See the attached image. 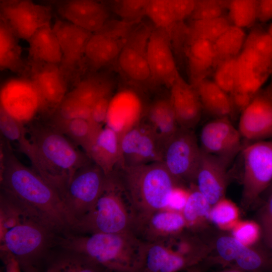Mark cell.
<instances>
[{
	"label": "cell",
	"instance_id": "11",
	"mask_svg": "<svg viewBox=\"0 0 272 272\" xmlns=\"http://www.w3.org/2000/svg\"><path fill=\"white\" fill-rule=\"evenodd\" d=\"M242 204L248 208L272 181V141H258L242 150Z\"/></svg>",
	"mask_w": 272,
	"mask_h": 272
},
{
	"label": "cell",
	"instance_id": "21",
	"mask_svg": "<svg viewBox=\"0 0 272 272\" xmlns=\"http://www.w3.org/2000/svg\"><path fill=\"white\" fill-rule=\"evenodd\" d=\"M185 229V221L182 212L167 208L137 223L132 234L143 243L150 244L178 234Z\"/></svg>",
	"mask_w": 272,
	"mask_h": 272
},
{
	"label": "cell",
	"instance_id": "43",
	"mask_svg": "<svg viewBox=\"0 0 272 272\" xmlns=\"http://www.w3.org/2000/svg\"><path fill=\"white\" fill-rule=\"evenodd\" d=\"M113 83L110 80L99 93L92 107L91 119L100 127L106 121L113 98Z\"/></svg>",
	"mask_w": 272,
	"mask_h": 272
},
{
	"label": "cell",
	"instance_id": "7",
	"mask_svg": "<svg viewBox=\"0 0 272 272\" xmlns=\"http://www.w3.org/2000/svg\"><path fill=\"white\" fill-rule=\"evenodd\" d=\"M59 235L39 220L29 218L9 230L1 246L13 254L21 270L44 271L50 252Z\"/></svg>",
	"mask_w": 272,
	"mask_h": 272
},
{
	"label": "cell",
	"instance_id": "26",
	"mask_svg": "<svg viewBox=\"0 0 272 272\" xmlns=\"http://www.w3.org/2000/svg\"><path fill=\"white\" fill-rule=\"evenodd\" d=\"M33 81L42 97L56 101L63 98L65 90L66 77L59 64L31 60Z\"/></svg>",
	"mask_w": 272,
	"mask_h": 272
},
{
	"label": "cell",
	"instance_id": "28",
	"mask_svg": "<svg viewBox=\"0 0 272 272\" xmlns=\"http://www.w3.org/2000/svg\"><path fill=\"white\" fill-rule=\"evenodd\" d=\"M44 271L101 272L84 254L68 248L55 245L47 258Z\"/></svg>",
	"mask_w": 272,
	"mask_h": 272
},
{
	"label": "cell",
	"instance_id": "33",
	"mask_svg": "<svg viewBox=\"0 0 272 272\" xmlns=\"http://www.w3.org/2000/svg\"><path fill=\"white\" fill-rule=\"evenodd\" d=\"M54 127L67 136L75 144L82 147L84 151L94 137L102 128L96 125L91 119L83 117L63 118L57 115Z\"/></svg>",
	"mask_w": 272,
	"mask_h": 272
},
{
	"label": "cell",
	"instance_id": "1",
	"mask_svg": "<svg viewBox=\"0 0 272 272\" xmlns=\"http://www.w3.org/2000/svg\"><path fill=\"white\" fill-rule=\"evenodd\" d=\"M8 144L1 152V194L58 235L70 231L71 222L58 193L33 168L23 164Z\"/></svg>",
	"mask_w": 272,
	"mask_h": 272
},
{
	"label": "cell",
	"instance_id": "44",
	"mask_svg": "<svg viewBox=\"0 0 272 272\" xmlns=\"http://www.w3.org/2000/svg\"><path fill=\"white\" fill-rule=\"evenodd\" d=\"M0 129L7 140L20 143L25 138L21 125L3 105H2L0 111Z\"/></svg>",
	"mask_w": 272,
	"mask_h": 272
},
{
	"label": "cell",
	"instance_id": "3",
	"mask_svg": "<svg viewBox=\"0 0 272 272\" xmlns=\"http://www.w3.org/2000/svg\"><path fill=\"white\" fill-rule=\"evenodd\" d=\"M78 251L103 271L140 272L144 243L132 233L58 235L55 245Z\"/></svg>",
	"mask_w": 272,
	"mask_h": 272
},
{
	"label": "cell",
	"instance_id": "38",
	"mask_svg": "<svg viewBox=\"0 0 272 272\" xmlns=\"http://www.w3.org/2000/svg\"><path fill=\"white\" fill-rule=\"evenodd\" d=\"M258 11V0H231L228 11L232 24L241 28L253 25Z\"/></svg>",
	"mask_w": 272,
	"mask_h": 272
},
{
	"label": "cell",
	"instance_id": "52",
	"mask_svg": "<svg viewBox=\"0 0 272 272\" xmlns=\"http://www.w3.org/2000/svg\"><path fill=\"white\" fill-rule=\"evenodd\" d=\"M267 189H269V192L270 193V194L272 193V181L270 183L269 186H268V187L267 188Z\"/></svg>",
	"mask_w": 272,
	"mask_h": 272
},
{
	"label": "cell",
	"instance_id": "54",
	"mask_svg": "<svg viewBox=\"0 0 272 272\" xmlns=\"http://www.w3.org/2000/svg\"><path fill=\"white\" fill-rule=\"evenodd\" d=\"M12 0H1V3L8 2Z\"/></svg>",
	"mask_w": 272,
	"mask_h": 272
},
{
	"label": "cell",
	"instance_id": "23",
	"mask_svg": "<svg viewBox=\"0 0 272 272\" xmlns=\"http://www.w3.org/2000/svg\"><path fill=\"white\" fill-rule=\"evenodd\" d=\"M169 88V98L178 125L193 128L200 120L202 109L195 89L179 73Z\"/></svg>",
	"mask_w": 272,
	"mask_h": 272
},
{
	"label": "cell",
	"instance_id": "30",
	"mask_svg": "<svg viewBox=\"0 0 272 272\" xmlns=\"http://www.w3.org/2000/svg\"><path fill=\"white\" fill-rule=\"evenodd\" d=\"M27 41L31 61L60 64L61 52L57 37L50 24L38 29Z\"/></svg>",
	"mask_w": 272,
	"mask_h": 272
},
{
	"label": "cell",
	"instance_id": "31",
	"mask_svg": "<svg viewBox=\"0 0 272 272\" xmlns=\"http://www.w3.org/2000/svg\"><path fill=\"white\" fill-rule=\"evenodd\" d=\"M145 116L164 146L179 127L169 96L152 101L147 107Z\"/></svg>",
	"mask_w": 272,
	"mask_h": 272
},
{
	"label": "cell",
	"instance_id": "50",
	"mask_svg": "<svg viewBox=\"0 0 272 272\" xmlns=\"http://www.w3.org/2000/svg\"><path fill=\"white\" fill-rule=\"evenodd\" d=\"M266 90L270 97L272 98V76L271 78V81L269 83V86H268L267 88L266 89Z\"/></svg>",
	"mask_w": 272,
	"mask_h": 272
},
{
	"label": "cell",
	"instance_id": "53",
	"mask_svg": "<svg viewBox=\"0 0 272 272\" xmlns=\"http://www.w3.org/2000/svg\"><path fill=\"white\" fill-rule=\"evenodd\" d=\"M268 31L272 35V23L270 25V26H269V28L268 29Z\"/></svg>",
	"mask_w": 272,
	"mask_h": 272
},
{
	"label": "cell",
	"instance_id": "8",
	"mask_svg": "<svg viewBox=\"0 0 272 272\" xmlns=\"http://www.w3.org/2000/svg\"><path fill=\"white\" fill-rule=\"evenodd\" d=\"M206 247L195 234L185 229L157 242L145 244L140 272H176L194 266Z\"/></svg>",
	"mask_w": 272,
	"mask_h": 272
},
{
	"label": "cell",
	"instance_id": "2",
	"mask_svg": "<svg viewBox=\"0 0 272 272\" xmlns=\"http://www.w3.org/2000/svg\"><path fill=\"white\" fill-rule=\"evenodd\" d=\"M32 168L63 199L75 172L91 161L65 135L53 126L34 130L30 140L19 143Z\"/></svg>",
	"mask_w": 272,
	"mask_h": 272
},
{
	"label": "cell",
	"instance_id": "35",
	"mask_svg": "<svg viewBox=\"0 0 272 272\" xmlns=\"http://www.w3.org/2000/svg\"><path fill=\"white\" fill-rule=\"evenodd\" d=\"M232 24L228 16L190 20L185 26L186 42L189 41L202 39L214 42L219 36Z\"/></svg>",
	"mask_w": 272,
	"mask_h": 272
},
{
	"label": "cell",
	"instance_id": "47",
	"mask_svg": "<svg viewBox=\"0 0 272 272\" xmlns=\"http://www.w3.org/2000/svg\"><path fill=\"white\" fill-rule=\"evenodd\" d=\"M237 267L242 270H254L261 268L265 260L257 251L245 246L234 260Z\"/></svg>",
	"mask_w": 272,
	"mask_h": 272
},
{
	"label": "cell",
	"instance_id": "48",
	"mask_svg": "<svg viewBox=\"0 0 272 272\" xmlns=\"http://www.w3.org/2000/svg\"><path fill=\"white\" fill-rule=\"evenodd\" d=\"M259 220L266 242L272 245V193L260 211Z\"/></svg>",
	"mask_w": 272,
	"mask_h": 272
},
{
	"label": "cell",
	"instance_id": "15",
	"mask_svg": "<svg viewBox=\"0 0 272 272\" xmlns=\"http://www.w3.org/2000/svg\"><path fill=\"white\" fill-rule=\"evenodd\" d=\"M50 7L33 0H12L1 3V20L19 39L27 40L40 28L50 24Z\"/></svg>",
	"mask_w": 272,
	"mask_h": 272
},
{
	"label": "cell",
	"instance_id": "5",
	"mask_svg": "<svg viewBox=\"0 0 272 272\" xmlns=\"http://www.w3.org/2000/svg\"><path fill=\"white\" fill-rule=\"evenodd\" d=\"M134 216L127 194L115 169L107 174L90 211L74 223L69 233L77 234L132 233Z\"/></svg>",
	"mask_w": 272,
	"mask_h": 272
},
{
	"label": "cell",
	"instance_id": "34",
	"mask_svg": "<svg viewBox=\"0 0 272 272\" xmlns=\"http://www.w3.org/2000/svg\"><path fill=\"white\" fill-rule=\"evenodd\" d=\"M18 39L12 29L1 20L0 67L2 70L21 72L25 69Z\"/></svg>",
	"mask_w": 272,
	"mask_h": 272
},
{
	"label": "cell",
	"instance_id": "39",
	"mask_svg": "<svg viewBox=\"0 0 272 272\" xmlns=\"http://www.w3.org/2000/svg\"><path fill=\"white\" fill-rule=\"evenodd\" d=\"M239 212L232 202L224 198L212 206L210 220L220 228L232 229L238 222Z\"/></svg>",
	"mask_w": 272,
	"mask_h": 272
},
{
	"label": "cell",
	"instance_id": "25",
	"mask_svg": "<svg viewBox=\"0 0 272 272\" xmlns=\"http://www.w3.org/2000/svg\"><path fill=\"white\" fill-rule=\"evenodd\" d=\"M186 56L190 83L194 85L207 79L217 66L214 43L197 39L187 42Z\"/></svg>",
	"mask_w": 272,
	"mask_h": 272
},
{
	"label": "cell",
	"instance_id": "32",
	"mask_svg": "<svg viewBox=\"0 0 272 272\" xmlns=\"http://www.w3.org/2000/svg\"><path fill=\"white\" fill-rule=\"evenodd\" d=\"M212 206L195 185H191L185 203L181 211L186 228L194 234L200 232L210 220Z\"/></svg>",
	"mask_w": 272,
	"mask_h": 272
},
{
	"label": "cell",
	"instance_id": "4",
	"mask_svg": "<svg viewBox=\"0 0 272 272\" xmlns=\"http://www.w3.org/2000/svg\"><path fill=\"white\" fill-rule=\"evenodd\" d=\"M115 169L133 210V227L153 213L168 208L175 190L182 187L162 162Z\"/></svg>",
	"mask_w": 272,
	"mask_h": 272
},
{
	"label": "cell",
	"instance_id": "36",
	"mask_svg": "<svg viewBox=\"0 0 272 272\" xmlns=\"http://www.w3.org/2000/svg\"><path fill=\"white\" fill-rule=\"evenodd\" d=\"M145 17L155 27L166 31L173 43L182 23L178 21L169 0H149Z\"/></svg>",
	"mask_w": 272,
	"mask_h": 272
},
{
	"label": "cell",
	"instance_id": "16",
	"mask_svg": "<svg viewBox=\"0 0 272 272\" xmlns=\"http://www.w3.org/2000/svg\"><path fill=\"white\" fill-rule=\"evenodd\" d=\"M242 136L229 118H215L202 128L201 150L223 159L228 164L241 152Z\"/></svg>",
	"mask_w": 272,
	"mask_h": 272
},
{
	"label": "cell",
	"instance_id": "9",
	"mask_svg": "<svg viewBox=\"0 0 272 272\" xmlns=\"http://www.w3.org/2000/svg\"><path fill=\"white\" fill-rule=\"evenodd\" d=\"M154 26L140 21L129 34L116 65L121 75L133 87L149 90L156 87L149 69L147 48Z\"/></svg>",
	"mask_w": 272,
	"mask_h": 272
},
{
	"label": "cell",
	"instance_id": "37",
	"mask_svg": "<svg viewBox=\"0 0 272 272\" xmlns=\"http://www.w3.org/2000/svg\"><path fill=\"white\" fill-rule=\"evenodd\" d=\"M246 38L243 28L234 25L224 31L214 42L217 65L222 61L237 57L243 48Z\"/></svg>",
	"mask_w": 272,
	"mask_h": 272
},
{
	"label": "cell",
	"instance_id": "40",
	"mask_svg": "<svg viewBox=\"0 0 272 272\" xmlns=\"http://www.w3.org/2000/svg\"><path fill=\"white\" fill-rule=\"evenodd\" d=\"M149 0H108L111 9L120 19L139 22L145 17Z\"/></svg>",
	"mask_w": 272,
	"mask_h": 272
},
{
	"label": "cell",
	"instance_id": "49",
	"mask_svg": "<svg viewBox=\"0 0 272 272\" xmlns=\"http://www.w3.org/2000/svg\"><path fill=\"white\" fill-rule=\"evenodd\" d=\"M178 21L182 23L191 16L197 0H169Z\"/></svg>",
	"mask_w": 272,
	"mask_h": 272
},
{
	"label": "cell",
	"instance_id": "46",
	"mask_svg": "<svg viewBox=\"0 0 272 272\" xmlns=\"http://www.w3.org/2000/svg\"><path fill=\"white\" fill-rule=\"evenodd\" d=\"M232 230L233 237L249 246L257 241L260 235V228L253 221H238Z\"/></svg>",
	"mask_w": 272,
	"mask_h": 272
},
{
	"label": "cell",
	"instance_id": "51",
	"mask_svg": "<svg viewBox=\"0 0 272 272\" xmlns=\"http://www.w3.org/2000/svg\"><path fill=\"white\" fill-rule=\"evenodd\" d=\"M47 3L55 4L57 0H42Z\"/></svg>",
	"mask_w": 272,
	"mask_h": 272
},
{
	"label": "cell",
	"instance_id": "14",
	"mask_svg": "<svg viewBox=\"0 0 272 272\" xmlns=\"http://www.w3.org/2000/svg\"><path fill=\"white\" fill-rule=\"evenodd\" d=\"M121 166L163 162L164 145L154 129L142 121L121 135Z\"/></svg>",
	"mask_w": 272,
	"mask_h": 272
},
{
	"label": "cell",
	"instance_id": "18",
	"mask_svg": "<svg viewBox=\"0 0 272 272\" xmlns=\"http://www.w3.org/2000/svg\"><path fill=\"white\" fill-rule=\"evenodd\" d=\"M147 54L149 69L156 86L170 88L179 73L172 41L166 31L154 27L148 41Z\"/></svg>",
	"mask_w": 272,
	"mask_h": 272
},
{
	"label": "cell",
	"instance_id": "41",
	"mask_svg": "<svg viewBox=\"0 0 272 272\" xmlns=\"http://www.w3.org/2000/svg\"><path fill=\"white\" fill-rule=\"evenodd\" d=\"M237 57L222 61L215 68L213 81L229 95L236 89L237 85Z\"/></svg>",
	"mask_w": 272,
	"mask_h": 272
},
{
	"label": "cell",
	"instance_id": "6",
	"mask_svg": "<svg viewBox=\"0 0 272 272\" xmlns=\"http://www.w3.org/2000/svg\"><path fill=\"white\" fill-rule=\"evenodd\" d=\"M237 61V85L229 96L234 104L243 107L272 76V35L261 28L252 30Z\"/></svg>",
	"mask_w": 272,
	"mask_h": 272
},
{
	"label": "cell",
	"instance_id": "12",
	"mask_svg": "<svg viewBox=\"0 0 272 272\" xmlns=\"http://www.w3.org/2000/svg\"><path fill=\"white\" fill-rule=\"evenodd\" d=\"M106 176L92 161L75 172L62 199L71 227L91 209L102 189Z\"/></svg>",
	"mask_w": 272,
	"mask_h": 272
},
{
	"label": "cell",
	"instance_id": "10",
	"mask_svg": "<svg viewBox=\"0 0 272 272\" xmlns=\"http://www.w3.org/2000/svg\"><path fill=\"white\" fill-rule=\"evenodd\" d=\"M140 22L110 20L92 33L86 49L84 65L93 73L116 64L129 34Z\"/></svg>",
	"mask_w": 272,
	"mask_h": 272
},
{
	"label": "cell",
	"instance_id": "17",
	"mask_svg": "<svg viewBox=\"0 0 272 272\" xmlns=\"http://www.w3.org/2000/svg\"><path fill=\"white\" fill-rule=\"evenodd\" d=\"M52 28L61 52L59 66L66 78L84 65L86 49L92 32L65 20H57Z\"/></svg>",
	"mask_w": 272,
	"mask_h": 272
},
{
	"label": "cell",
	"instance_id": "22",
	"mask_svg": "<svg viewBox=\"0 0 272 272\" xmlns=\"http://www.w3.org/2000/svg\"><path fill=\"white\" fill-rule=\"evenodd\" d=\"M228 165L219 157L201 150L194 185L212 206L224 198Z\"/></svg>",
	"mask_w": 272,
	"mask_h": 272
},
{
	"label": "cell",
	"instance_id": "42",
	"mask_svg": "<svg viewBox=\"0 0 272 272\" xmlns=\"http://www.w3.org/2000/svg\"><path fill=\"white\" fill-rule=\"evenodd\" d=\"M231 0H197L189 20L214 18L225 15Z\"/></svg>",
	"mask_w": 272,
	"mask_h": 272
},
{
	"label": "cell",
	"instance_id": "24",
	"mask_svg": "<svg viewBox=\"0 0 272 272\" xmlns=\"http://www.w3.org/2000/svg\"><path fill=\"white\" fill-rule=\"evenodd\" d=\"M121 135L109 126L101 128L85 151L107 175L121 166Z\"/></svg>",
	"mask_w": 272,
	"mask_h": 272
},
{
	"label": "cell",
	"instance_id": "20",
	"mask_svg": "<svg viewBox=\"0 0 272 272\" xmlns=\"http://www.w3.org/2000/svg\"><path fill=\"white\" fill-rule=\"evenodd\" d=\"M55 4L64 20L92 33L111 20V8L104 0H57Z\"/></svg>",
	"mask_w": 272,
	"mask_h": 272
},
{
	"label": "cell",
	"instance_id": "19",
	"mask_svg": "<svg viewBox=\"0 0 272 272\" xmlns=\"http://www.w3.org/2000/svg\"><path fill=\"white\" fill-rule=\"evenodd\" d=\"M238 130L248 141L272 138V98L266 89L259 90L241 112Z\"/></svg>",
	"mask_w": 272,
	"mask_h": 272
},
{
	"label": "cell",
	"instance_id": "13",
	"mask_svg": "<svg viewBox=\"0 0 272 272\" xmlns=\"http://www.w3.org/2000/svg\"><path fill=\"white\" fill-rule=\"evenodd\" d=\"M201 155L191 129L179 126L165 145L162 162L182 184L194 185Z\"/></svg>",
	"mask_w": 272,
	"mask_h": 272
},
{
	"label": "cell",
	"instance_id": "45",
	"mask_svg": "<svg viewBox=\"0 0 272 272\" xmlns=\"http://www.w3.org/2000/svg\"><path fill=\"white\" fill-rule=\"evenodd\" d=\"M243 244L233 236H223L216 241V247L220 257L226 262L235 260L243 248Z\"/></svg>",
	"mask_w": 272,
	"mask_h": 272
},
{
	"label": "cell",
	"instance_id": "29",
	"mask_svg": "<svg viewBox=\"0 0 272 272\" xmlns=\"http://www.w3.org/2000/svg\"><path fill=\"white\" fill-rule=\"evenodd\" d=\"M202 108L215 118H229L234 112L229 95L208 78L194 85Z\"/></svg>",
	"mask_w": 272,
	"mask_h": 272
},
{
	"label": "cell",
	"instance_id": "27",
	"mask_svg": "<svg viewBox=\"0 0 272 272\" xmlns=\"http://www.w3.org/2000/svg\"><path fill=\"white\" fill-rule=\"evenodd\" d=\"M135 89H123L113 97L116 107V116L113 121L115 124L111 127L120 135L141 121L145 115L147 107Z\"/></svg>",
	"mask_w": 272,
	"mask_h": 272
}]
</instances>
